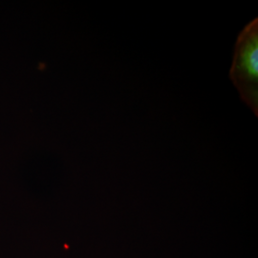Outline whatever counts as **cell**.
Returning <instances> with one entry per match:
<instances>
[{
	"label": "cell",
	"instance_id": "cell-1",
	"mask_svg": "<svg viewBox=\"0 0 258 258\" xmlns=\"http://www.w3.org/2000/svg\"><path fill=\"white\" fill-rule=\"evenodd\" d=\"M231 79L237 87L243 101L257 115V19L249 22L238 36L231 65Z\"/></svg>",
	"mask_w": 258,
	"mask_h": 258
}]
</instances>
